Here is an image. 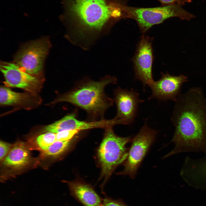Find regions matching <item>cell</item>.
I'll return each instance as SVG.
<instances>
[{"label": "cell", "mask_w": 206, "mask_h": 206, "mask_svg": "<svg viewBox=\"0 0 206 206\" xmlns=\"http://www.w3.org/2000/svg\"><path fill=\"white\" fill-rule=\"evenodd\" d=\"M50 46L46 37L30 42L17 53L13 63L29 74L41 75L44 60Z\"/></svg>", "instance_id": "obj_7"}, {"label": "cell", "mask_w": 206, "mask_h": 206, "mask_svg": "<svg viewBox=\"0 0 206 206\" xmlns=\"http://www.w3.org/2000/svg\"><path fill=\"white\" fill-rule=\"evenodd\" d=\"M187 81V77L183 74L175 76L167 73H162L159 80L148 84L151 91L148 100L155 98L160 101L171 100L175 102L180 94L182 84Z\"/></svg>", "instance_id": "obj_11"}, {"label": "cell", "mask_w": 206, "mask_h": 206, "mask_svg": "<svg viewBox=\"0 0 206 206\" xmlns=\"http://www.w3.org/2000/svg\"><path fill=\"white\" fill-rule=\"evenodd\" d=\"M76 112L67 114L60 119L46 126L44 131L56 133L67 130H86L96 128H105L116 125L113 118L95 121H83L78 120Z\"/></svg>", "instance_id": "obj_12"}, {"label": "cell", "mask_w": 206, "mask_h": 206, "mask_svg": "<svg viewBox=\"0 0 206 206\" xmlns=\"http://www.w3.org/2000/svg\"><path fill=\"white\" fill-rule=\"evenodd\" d=\"M112 127L105 129L104 137L97 152L101 168L100 179L103 180L101 187L102 192L104 186L114 170L126 160L129 149L126 145L132 140L130 137L117 136Z\"/></svg>", "instance_id": "obj_4"}, {"label": "cell", "mask_w": 206, "mask_h": 206, "mask_svg": "<svg viewBox=\"0 0 206 206\" xmlns=\"http://www.w3.org/2000/svg\"><path fill=\"white\" fill-rule=\"evenodd\" d=\"M71 140L65 141H56L47 149L43 150V154L45 156H57L66 151L70 146Z\"/></svg>", "instance_id": "obj_16"}, {"label": "cell", "mask_w": 206, "mask_h": 206, "mask_svg": "<svg viewBox=\"0 0 206 206\" xmlns=\"http://www.w3.org/2000/svg\"><path fill=\"white\" fill-rule=\"evenodd\" d=\"M0 66L7 87L21 88L34 94L41 90L43 81L42 75L29 74L14 63L2 62Z\"/></svg>", "instance_id": "obj_8"}, {"label": "cell", "mask_w": 206, "mask_h": 206, "mask_svg": "<svg viewBox=\"0 0 206 206\" xmlns=\"http://www.w3.org/2000/svg\"><path fill=\"white\" fill-rule=\"evenodd\" d=\"M81 131L74 130H67L60 131L56 133V141H65L71 140Z\"/></svg>", "instance_id": "obj_18"}, {"label": "cell", "mask_w": 206, "mask_h": 206, "mask_svg": "<svg viewBox=\"0 0 206 206\" xmlns=\"http://www.w3.org/2000/svg\"><path fill=\"white\" fill-rule=\"evenodd\" d=\"M70 194L83 206H101L102 199L90 184L80 181H66Z\"/></svg>", "instance_id": "obj_14"}, {"label": "cell", "mask_w": 206, "mask_h": 206, "mask_svg": "<svg viewBox=\"0 0 206 206\" xmlns=\"http://www.w3.org/2000/svg\"><path fill=\"white\" fill-rule=\"evenodd\" d=\"M153 57L151 40L143 35L138 44L133 62L135 78L142 83L144 88L154 81L152 70Z\"/></svg>", "instance_id": "obj_10"}, {"label": "cell", "mask_w": 206, "mask_h": 206, "mask_svg": "<svg viewBox=\"0 0 206 206\" xmlns=\"http://www.w3.org/2000/svg\"><path fill=\"white\" fill-rule=\"evenodd\" d=\"M56 141V133L49 132L40 135L36 139L37 145L42 151L45 150Z\"/></svg>", "instance_id": "obj_17"}, {"label": "cell", "mask_w": 206, "mask_h": 206, "mask_svg": "<svg viewBox=\"0 0 206 206\" xmlns=\"http://www.w3.org/2000/svg\"><path fill=\"white\" fill-rule=\"evenodd\" d=\"M29 151L23 142H18L13 146L9 153L3 160V165L11 169H19L30 163Z\"/></svg>", "instance_id": "obj_15"}, {"label": "cell", "mask_w": 206, "mask_h": 206, "mask_svg": "<svg viewBox=\"0 0 206 206\" xmlns=\"http://www.w3.org/2000/svg\"><path fill=\"white\" fill-rule=\"evenodd\" d=\"M40 102V99L37 94L15 92L7 86L0 87L1 106H16L28 109L38 105Z\"/></svg>", "instance_id": "obj_13"}, {"label": "cell", "mask_w": 206, "mask_h": 206, "mask_svg": "<svg viewBox=\"0 0 206 206\" xmlns=\"http://www.w3.org/2000/svg\"><path fill=\"white\" fill-rule=\"evenodd\" d=\"M146 121L139 132L131 140L124 168L118 175H128L134 179L137 170L149 148L155 140L157 131L150 128Z\"/></svg>", "instance_id": "obj_6"}, {"label": "cell", "mask_w": 206, "mask_h": 206, "mask_svg": "<svg viewBox=\"0 0 206 206\" xmlns=\"http://www.w3.org/2000/svg\"><path fill=\"white\" fill-rule=\"evenodd\" d=\"M203 169L204 173L206 177V158L205 159L203 163Z\"/></svg>", "instance_id": "obj_22"}, {"label": "cell", "mask_w": 206, "mask_h": 206, "mask_svg": "<svg viewBox=\"0 0 206 206\" xmlns=\"http://www.w3.org/2000/svg\"><path fill=\"white\" fill-rule=\"evenodd\" d=\"M162 5L166 6L177 4L183 6L185 4L191 3L192 0H158Z\"/></svg>", "instance_id": "obj_21"}, {"label": "cell", "mask_w": 206, "mask_h": 206, "mask_svg": "<svg viewBox=\"0 0 206 206\" xmlns=\"http://www.w3.org/2000/svg\"><path fill=\"white\" fill-rule=\"evenodd\" d=\"M117 81L115 77L108 76L98 81L84 79L59 96L52 103L66 102L80 108L86 112L89 121L104 119L106 111L114 102L113 99L105 93V88L109 84H116Z\"/></svg>", "instance_id": "obj_3"}, {"label": "cell", "mask_w": 206, "mask_h": 206, "mask_svg": "<svg viewBox=\"0 0 206 206\" xmlns=\"http://www.w3.org/2000/svg\"><path fill=\"white\" fill-rule=\"evenodd\" d=\"M101 206H128L121 199H114L105 195Z\"/></svg>", "instance_id": "obj_19"}, {"label": "cell", "mask_w": 206, "mask_h": 206, "mask_svg": "<svg viewBox=\"0 0 206 206\" xmlns=\"http://www.w3.org/2000/svg\"><path fill=\"white\" fill-rule=\"evenodd\" d=\"M171 121L175 128V146L163 157L184 152L206 154V99L201 88L193 87L179 95Z\"/></svg>", "instance_id": "obj_1"}, {"label": "cell", "mask_w": 206, "mask_h": 206, "mask_svg": "<svg viewBox=\"0 0 206 206\" xmlns=\"http://www.w3.org/2000/svg\"><path fill=\"white\" fill-rule=\"evenodd\" d=\"M113 95L116 109L114 118L119 124H132L136 116L139 104L144 100L140 98L138 93L133 89L128 90L120 87L114 89Z\"/></svg>", "instance_id": "obj_9"}, {"label": "cell", "mask_w": 206, "mask_h": 206, "mask_svg": "<svg viewBox=\"0 0 206 206\" xmlns=\"http://www.w3.org/2000/svg\"><path fill=\"white\" fill-rule=\"evenodd\" d=\"M125 18L132 19L137 23L141 31L144 33L152 26L161 23L167 19L177 17L189 21L195 17L193 14L184 9L182 6L174 4L148 8L121 5Z\"/></svg>", "instance_id": "obj_5"}, {"label": "cell", "mask_w": 206, "mask_h": 206, "mask_svg": "<svg viewBox=\"0 0 206 206\" xmlns=\"http://www.w3.org/2000/svg\"><path fill=\"white\" fill-rule=\"evenodd\" d=\"M12 144L2 141L0 142V159L3 161L9 153L12 147Z\"/></svg>", "instance_id": "obj_20"}, {"label": "cell", "mask_w": 206, "mask_h": 206, "mask_svg": "<svg viewBox=\"0 0 206 206\" xmlns=\"http://www.w3.org/2000/svg\"><path fill=\"white\" fill-rule=\"evenodd\" d=\"M62 19L80 38L98 35L125 18V0H62Z\"/></svg>", "instance_id": "obj_2"}]
</instances>
